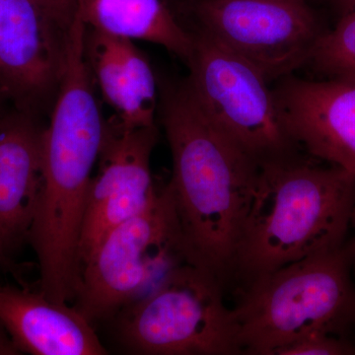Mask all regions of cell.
Listing matches in <instances>:
<instances>
[{
    "instance_id": "cell-9",
    "label": "cell",
    "mask_w": 355,
    "mask_h": 355,
    "mask_svg": "<svg viewBox=\"0 0 355 355\" xmlns=\"http://www.w3.org/2000/svg\"><path fill=\"white\" fill-rule=\"evenodd\" d=\"M69 32L36 0H0V92L9 104L37 116L50 113Z\"/></svg>"
},
{
    "instance_id": "cell-11",
    "label": "cell",
    "mask_w": 355,
    "mask_h": 355,
    "mask_svg": "<svg viewBox=\"0 0 355 355\" xmlns=\"http://www.w3.org/2000/svg\"><path fill=\"white\" fill-rule=\"evenodd\" d=\"M273 91L298 148L355 176V76L317 81L288 76Z\"/></svg>"
},
{
    "instance_id": "cell-21",
    "label": "cell",
    "mask_w": 355,
    "mask_h": 355,
    "mask_svg": "<svg viewBox=\"0 0 355 355\" xmlns=\"http://www.w3.org/2000/svg\"><path fill=\"white\" fill-rule=\"evenodd\" d=\"M352 226L354 228L355 233V207L354 212H352ZM347 249H349L350 263H352V275H354V277L355 279V234L352 241L347 244Z\"/></svg>"
},
{
    "instance_id": "cell-17",
    "label": "cell",
    "mask_w": 355,
    "mask_h": 355,
    "mask_svg": "<svg viewBox=\"0 0 355 355\" xmlns=\"http://www.w3.org/2000/svg\"><path fill=\"white\" fill-rule=\"evenodd\" d=\"M355 354V343L349 338L328 333H313L282 347L277 355Z\"/></svg>"
},
{
    "instance_id": "cell-14",
    "label": "cell",
    "mask_w": 355,
    "mask_h": 355,
    "mask_svg": "<svg viewBox=\"0 0 355 355\" xmlns=\"http://www.w3.org/2000/svg\"><path fill=\"white\" fill-rule=\"evenodd\" d=\"M84 55L93 81L127 128H153L160 103L158 81L146 55L132 40L86 27Z\"/></svg>"
},
{
    "instance_id": "cell-7",
    "label": "cell",
    "mask_w": 355,
    "mask_h": 355,
    "mask_svg": "<svg viewBox=\"0 0 355 355\" xmlns=\"http://www.w3.org/2000/svg\"><path fill=\"white\" fill-rule=\"evenodd\" d=\"M191 32L186 83L207 118L260 164L297 153L275 91L260 70L207 33Z\"/></svg>"
},
{
    "instance_id": "cell-13",
    "label": "cell",
    "mask_w": 355,
    "mask_h": 355,
    "mask_svg": "<svg viewBox=\"0 0 355 355\" xmlns=\"http://www.w3.org/2000/svg\"><path fill=\"white\" fill-rule=\"evenodd\" d=\"M0 322L21 354H108L76 306L51 300L40 289L0 286Z\"/></svg>"
},
{
    "instance_id": "cell-8",
    "label": "cell",
    "mask_w": 355,
    "mask_h": 355,
    "mask_svg": "<svg viewBox=\"0 0 355 355\" xmlns=\"http://www.w3.org/2000/svg\"><path fill=\"white\" fill-rule=\"evenodd\" d=\"M196 29L257 67L268 81L309 64L323 35L308 0H184Z\"/></svg>"
},
{
    "instance_id": "cell-18",
    "label": "cell",
    "mask_w": 355,
    "mask_h": 355,
    "mask_svg": "<svg viewBox=\"0 0 355 355\" xmlns=\"http://www.w3.org/2000/svg\"><path fill=\"white\" fill-rule=\"evenodd\" d=\"M64 29L70 30L78 10V0H36Z\"/></svg>"
},
{
    "instance_id": "cell-15",
    "label": "cell",
    "mask_w": 355,
    "mask_h": 355,
    "mask_svg": "<svg viewBox=\"0 0 355 355\" xmlns=\"http://www.w3.org/2000/svg\"><path fill=\"white\" fill-rule=\"evenodd\" d=\"M86 27L114 37L163 46L188 60L193 35L173 12L168 0H78Z\"/></svg>"
},
{
    "instance_id": "cell-22",
    "label": "cell",
    "mask_w": 355,
    "mask_h": 355,
    "mask_svg": "<svg viewBox=\"0 0 355 355\" xmlns=\"http://www.w3.org/2000/svg\"><path fill=\"white\" fill-rule=\"evenodd\" d=\"M9 106H10V104H9L8 101H7L6 97L2 95V93L0 92V113H1L2 111H4V110H6L7 107Z\"/></svg>"
},
{
    "instance_id": "cell-16",
    "label": "cell",
    "mask_w": 355,
    "mask_h": 355,
    "mask_svg": "<svg viewBox=\"0 0 355 355\" xmlns=\"http://www.w3.org/2000/svg\"><path fill=\"white\" fill-rule=\"evenodd\" d=\"M309 64L330 77L355 76V9L340 15L336 27L323 33Z\"/></svg>"
},
{
    "instance_id": "cell-19",
    "label": "cell",
    "mask_w": 355,
    "mask_h": 355,
    "mask_svg": "<svg viewBox=\"0 0 355 355\" xmlns=\"http://www.w3.org/2000/svg\"><path fill=\"white\" fill-rule=\"evenodd\" d=\"M21 352L14 343L10 334L0 322V355H19Z\"/></svg>"
},
{
    "instance_id": "cell-12",
    "label": "cell",
    "mask_w": 355,
    "mask_h": 355,
    "mask_svg": "<svg viewBox=\"0 0 355 355\" xmlns=\"http://www.w3.org/2000/svg\"><path fill=\"white\" fill-rule=\"evenodd\" d=\"M39 116L12 105L0 113V268H9L29 243L41 196Z\"/></svg>"
},
{
    "instance_id": "cell-4",
    "label": "cell",
    "mask_w": 355,
    "mask_h": 355,
    "mask_svg": "<svg viewBox=\"0 0 355 355\" xmlns=\"http://www.w3.org/2000/svg\"><path fill=\"white\" fill-rule=\"evenodd\" d=\"M232 311L245 354L277 355L319 331L349 338L355 280L347 244L250 280Z\"/></svg>"
},
{
    "instance_id": "cell-2",
    "label": "cell",
    "mask_w": 355,
    "mask_h": 355,
    "mask_svg": "<svg viewBox=\"0 0 355 355\" xmlns=\"http://www.w3.org/2000/svg\"><path fill=\"white\" fill-rule=\"evenodd\" d=\"M158 113L172 155L165 187L189 260L223 284L233 273L260 163L207 118L186 80L160 89Z\"/></svg>"
},
{
    "instance_id": "cell-5",
    "label": "cell",
    "mask_w": 355,
    "mask_h": 355,
    "mask_svg": "<svg viewBox=\"0 0 355 355\" xmlns=\"http://www.w3.org/2000/svg\"><path fill=\"white\" fill-rule=\"evenodd\" d=\"M119 345L137 355L242 354L232 309L222 284L186 261L144 297L111 320Z\"/></svg>"
},
{
    "instance_id": "cell-3",
    "label": "cell",
    "mask_w": 355,
    "mask_h": 355,
    "mask_svg": "<svg viewBox=\"0 0 355 355\" xmlns=\"http://www.w3.org/2000/svg\"><path fill=\"white\" fill-rule=\"evenodd\" d=\"M355 176L299 153L260 164L233 273L256 279L345 244Z\"/></svg>"
},
{
    "instance_id": "cell-6",
    "label": "cell",
    "mask_w": 355,
    "mask_h": 355,
    "mask_svg": "<svg viewBox=\"0 0 355 355\" xmlns=\"http://www.w3.org/2000/svg\"><path fill=\"white\" fill-rule=\"evenodd\" d=\"M189 261L166 187L139 214L109 233L81 268L73 305L93 324L111 321Z\"/></svg>"
},
{
    "instance_id": "cell-1",
    "label": "cell",
    "mask_w": 355,
    "mask_h": 355,
    "mask_svg": "<svg viewBox=\"0 0 355 355\" xmlns=\"http://www.w3.org/2000/svg\"><path fill=\"white\" fill-rule=\"evenodd\" d=\"M85 25L69 32L67 65L50 121L42 135L41 196L31 232L38 261L39 289L51 300L72 304L79 279V240L93 170L107 119L95 96L84 55Z\"/></svg>"
},
{
    "instance_id": "cell-10",
    "label": "cell",
    "mask_w": 355,
    "mask_h": 355,
    "mask_svg": "<svg viewBox=\"0 0 355 355\" xmlns=\"http://www.w3.org/2000/svg\"><path fill=\"white\" fill-rule=\"evenodd\" d=\"M157 139V127L127 128L114 116L106 121L79 240L80 272L102 240L146 209L157 196L159 189L151 173V155Z\"/></svg>"
},
{
    "instance_id": "cell-20",
    "label": "cell",
    "mask_w": 355,
    "mask_h": 355,
    "mask_svg": "<svg viewBox=\"0 0 355 355\" xmlns=\"http://www.w3.org/2000/svg\"><path fill=\"white\" fill-rule=\"evenodd\" d=\"M331 1L338 9L340 15L355 9V0H331Z\"/></svg>"
}]
</instances>
